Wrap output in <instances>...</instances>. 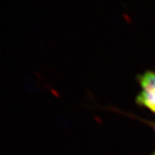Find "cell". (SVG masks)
Returning <instances> with one entry per match:
<instances>
[{"mask_svg": "<svg viewBox=\"0 0 155 155\" xmlns=\"http://www.w3.org/2000/svg\"><path fill=\"white\" fill-rule=\"evenodd\" d=\"M152 124H153V129H154V132H155V122H153Z\"/></svg>", "mask_w": 155, "mask_h": 155, "instance_id": "cell-2", "label": "cell"}, {"mask_svg": "<svg viewBox=\"0 0 155 155\" xmlns=\"http://www.w3.org/2000/svg\"><path fill=\"white\" fill-rule=\"evenodd\" d=\"M151 155H155V151H154V152H153V153H152V154H151Z\"/></svg>", "mask_w": 155, "mask_h": 155, "instance_id": "cell-3", "label": "cell"}, {"mask_svg": "<svg viewBox=\"0 0 155 155\" xmlns=\"http://www.w3.org/2000/svg\"><path fill=\"white\" fill-rule=\"evenodd\" d=\"M137 79L140 91L136 97V104L155 114V72L146 71L138 75Z\"/></svg>", "mask_w": 155, "mask_h": 155, "instance_id": "cell-1", "label": "cell"}]
</instances>
